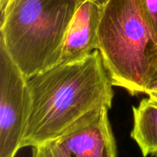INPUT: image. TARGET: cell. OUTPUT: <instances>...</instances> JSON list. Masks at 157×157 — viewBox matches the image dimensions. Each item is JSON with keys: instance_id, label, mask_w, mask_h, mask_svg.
Listing matches in <instances>:
<instances>
[{"instance_id": "52a82bcc", "label": "cell", "mask_w": 157, "mask_h": 157, "mask_svg": "<svg viewBox=\"0 0 157 157\" xmlns=\"http://www.w3.org/2000/svg\"><path fill=\"white\" fill-rule=\"evenodd\" d=\"M131 135L144 156L157 155V102L149 97L133 108V128Z\"/></svg>"}, {"instance_id": "9a60e30c", "label": "cell", "mask_w": 157, "mask_h": 157, "mask_svg": "<svg viewBox=\"0 0 157 157\" xmlns=\"http://www.w3.org/2000/svg\"><path fill=\"white\" fill-rule=\"evenodd\" d=\"M156 157H157V155H156Z\"/></svg>"}, {"instance_id": "9c48e42d", "label": "cell", "mask_w": 157, "mask_h": 157, "mask_svg": "<svg viewBox=\"0 0 157 157\" xmlns=\"http://www.w3.org/2000/svg\"><path fill=\"white\" fill-rule=\"evenodd\" d=\"M145 16L157 37V0H141Z\"/></svg>"}, {"instance_id": "277c9868", "label": "cell", "mask_w": 157, "mask_h": 157, "mask_svg": "<svg viewBox=\"0 0 157 157\" xmlns=\"http://www.w3.org/2000/svg\"><path fill=\"white\" fill-rule=\"evenodd\" d=\"M29 100L28 79L0 40V157L21 149Z\"/></svg>"}, {"instance_id": "ba28073f", "label": "cell", "mask_w": 157, "mask_h": 157, "mask_svg": "<svg viewBox=\"0 0 157 157\" xmlns=\"http://www.w3.org/2000/svg\"><path fill=\"white\" fill-rule=\"evenodd\" d=\"M32 157H72V155L55 141L32 147Z\"/></svg>"}, {"instance_id": "3957f363", "label": "cell", "mask_w": 157, "mask_h": 157, "mask_svg": "<svg viewBox=\"0 0 157 157\" xmlns=\"http://www.w3.org/2000/svg\"><path fill=\"white\" fill-rule=\"evenodd\" d=\"M75 0H9L1 9V37L27 79L58 64Z\"/></svg>"}, {"instance_id": "4fadbf2b", "label": "cell", "mask_w": 157, "mask_h": 157, "mask_svg": "<svg viewBox=\"0 0 157 157\" xmlns=\"http://www.w3.org/2000/svg\"><path fill=\"white\" fill-rule=\"evenodd\" d=\"M85 1H86V0H75V2H76V4H77V6H78L80 4H82L83 2H85Z\"/></svg>"}, {"instance_id": "6da1fadb", "label": "cell", "mask_w": 157, "mask_h": 157, "mask_svg": "<svg viewBox=\"0 0 157 157\" xmlns=\"http://www.w3.org/2000/svg\"><path fill=\"white\" fill-rule=\"evenodd\" d=\"M28 85L21 148L58 141L87 114L112 106L113 84L98 50L36 75Z\"/></svg>"}, {"instance_id": "7c38bea8", "label": "cell", "mask_w": 157, "mask_h": 157, "mask_svg": "<svg viewBox=\"0 0 157 157\" xmlns=\"http://www.w3.org/2000/svg\"><path fill=\"white\" fill-rule=\"evenodd\" d=\"M8 1L9 0H0V7H1V9L8 3Z\"/></svg>"}, {"instance_id": "30bf717a", "label": "cell", "mask_w": 157, "mask_h": 157, "mask_svg": "<svg viewBox=\"0 0 157 157\" xmlns=\"http://www.w3.org/2000/svg\"><path fill=\"white\" fill-rule=\"evenodd\" d=\"M150 92H157V68L154 75H153V77H152V79H151V81H150V83H149V85H148V87L146 89L145 94L147 95Z\"/></svg>"}, {"instance_id": "5bb4252c", "label": "cell", "mask_w": 157, "mask_h": 157, "mask_svg": "<svg viewBox=\"0 0 157 157\" xmlns=\"http://www.w3.org/2000/svg\"><path fill=\"white\" fill-rule=\"evenodd\" d=\"M96 1H97V2H98L99 4H102V3H103V2H105L106 0H96Z\"/></svg>"}, {"instance_id": "8fae6325", "label": "cell", "mask_w": 157, "mask_h": 157, "mask_svg": "<svg viewBox=\"0 0 157 157\" xmlns=\"http://www.w3.org/2000/svg\"><path fill=\"white\" fill-rule=\"evenodd\" d=\"M147 96H148L151 99H153L154 101L157 102V92H150V93L147 94Z\"/></svg>"}, {"instance_id": "7a4b0ae2", "label": "cell", "mask_w": 157, "mask_h": 157, "mask_svg": "<svg viewBox=\"0 0 157 157\" xmlns=\"http://www.w3.org/2000/svg\"><path fill=\"white\" fill-rule=\"evenodd\" d=\"M97 50L113 86L145 94L157 68V37L141 0L101 4Z\"/></svg>"}, {"instance_id": "8992f818", "label": "cell", "mask_w": 157, "mask_h": 157, "mask_svg": "<svg viewBox=\"0 0 157 157\" xmlns=\"http://www.w3.org/2000/svg\"><path fill=\"white\" fill-rule=\"evenodd\" d=\"M100 14L101 4L96 0H86L77 6L66 31L58 64L82 60L97 50Z\"/></svg>"}, {"instance_id": "5b68a950", "label": "cell", "mask_w": 157, "mask_h": 157, "mask_svg": "<svg viewBox=\"0 0 157 157\" xmlns=\"http://www.w3.org/2000/svg\"><path fill=\"white\" fill-rule=\"evenodd\" d=\"M109 109L87 114L57 142L72 157H117Z\"/></svg>"}]
</instances>
